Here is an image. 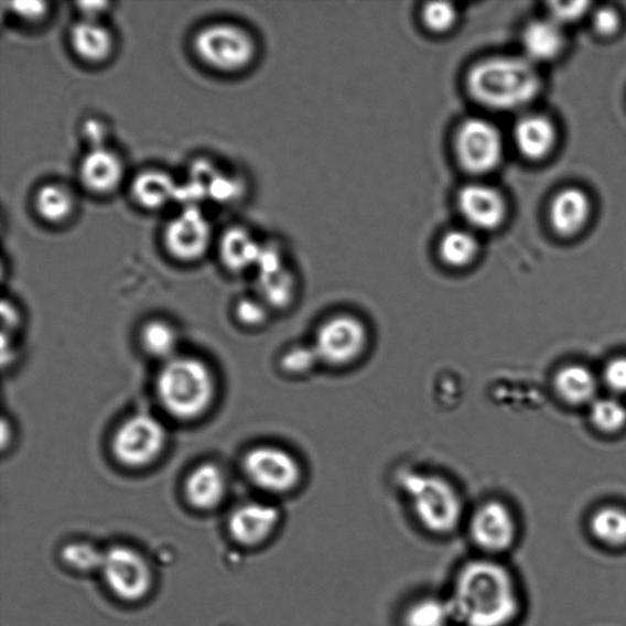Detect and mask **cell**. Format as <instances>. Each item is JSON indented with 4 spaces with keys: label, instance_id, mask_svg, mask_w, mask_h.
I'll return each instance as SVG.
<instances>
[{
    "label": "cell",
    "instance_id": "obj_34",
    "mask_svg": "<svg viewBox=\"0 0 626 626\" xmlns=\"http://www.w3.org/2000/svg\"><path fill=\"white\" fill-rule=\"evenodd\" d=\"M591 4L589 2H557L550 4V13L553 21L557 24L563 26L565 24H572L583 18L587 13Z\"/></svg>",
    "mask_w": 626,
    "mask_h": 626
},
{
    "label": "cell",
    "instance_id": "obj_14",
    "mask_svg": "<svg viewBox=\"0 0 626 626\" xmlns=\"http://www.w3.org/2000/svg\"><path fill=\"white\" fill-rule=\"evenodd\" d=\"M281 522V511L266 501H248L231 512L228 528L231 538L245 547L265 543Z\"/></svg>",
    "mask_w": 626,
    "mask_h": 626
},
{
    "label": "cell",
    "instance_id": "obj_19",
    "mask_svg": "<svg viewBox=\"0 0 626 626\" xmlns=\"http://www.w3.org/2000/svg\"><path fill=\"white\" fill-rule=\"evenodd\" d=\"M557 141L551 119L540 115L522 117L514 128V142L525 159L539 161L550 154Z\"/></svg>",
    "mask_w": 626,
    "mask_h": 626
},
{
    "label": "cell",
    "instance_id": "obj_36",
    "mask_svg": "<svg viewBox=\"0 0 626 626\" xmlns=\"http://www.w3.org/2000/svg\"><path fill=\"white\" fill-rule=\"evenodd\" d=\"M605 384L616 393H626V357L612 360L603 373Z\"/></svg>",
    "mask_w": 626,
    "mask_h": 626
},
{
    "label": "cell",
    "instance_id": "obj_16",
    "mask_svg": "<svg viewBox=\"0 0 626 626\" xmlns=\"http://www.w3.org/2000/svg\"><path fill=\"white\" fill-rule=\"evenodd\" d=\"M71 46L78 58L87 63H104L115 52L114 32L104 21L78 19L71 29Z\"/></svg>",
    "mask_w": 626,
    "mask_h": 626
},
{
    "label": "cell",
    "instance_id": "obj_9",
    "mask_svg": "<svg viewBox=\"0 0 626 626\" xmlns=\"http://www.w3.org/2000/svg\"><path fill=\"white\" fill-rule=\"evenodd\" d=\"M99 572L111 594L126 602L143 600L153 585V574L147 558L128 546L109 548Z\"/></svg>",
    "mask_w": 626,
    "mask_h": 626
},
{
    "label": "cell",
    "instance_id": "obj_42",
    "mask_svg": "<svg viewBox=\"0 0 626 626\" xmlns=\"http://www.w3.org/2000/svg\"><path fill=\"white\" fill-rule=\"evenodd\" d=\"M2 317H3V335H10L14 333V331L19 327V313L17 307L11 304L4 303L2 304Z\"/></svg>",
    "mask_w": 626,
    "mask_h": 626
},
{
    "label": "cell",
    "instance_id": "obj_2",
    "mask_svg": "<svg viewBox=\"0 0 626 626\" xmlns=\"http://www.w3.org/2000/svg\"><path fill=\"white\" fill-rule=\"evenodd\" d=\"M466 89L481 106L516 110L541 91V77L527 58L497 55L475 63L466 75Z\"/></svg>",
    "mask_w": 626,
    "mask_h": 626
},
{
    "label": "cell",
    "instance_id": "obj_40",
    "mask_svg": "<svg viewBox=\"0 0 626 626\" xmlns=\"http://www.w3.org/2000/svg\"><path fill=\"white\" fill-rule=\"evenodd\" d=\"M83 130L84 137L88 142V150L107 148L106 138L108 130L102 121L89 119L85 122Z\"/></svg>",
    "mask_w": 626,
    "mask_h": 626
},
{
    "label": "cell",
    "instance_id": "obj_29",
    "mask_svg": "<svg viewBox=\"0 0 626 626\" xmlns=\"http://www.w3.org/2000/svg\"><path fill=\"white\" fill-rule=\"evenodd\" d=\"M259 292L267 306L283 307L293 298L292 276L282 270L259 274Z\"/></svg>",
    "mask_w": 626,
    "mask_h": 626
},
{
    "label": "cell",
    "instance_id": "obj_17",
    "mask_svg": "<svg viewBox=\"0 0 626 626\" xmlns=\"http://www.w3.org/2000/svg\"><path fill=\"white\" fill-rule=\"evenodd\" d=\"M591 216V203L583 190L568 187L553 198L550 208L552 228L562 237L583 230Z\"/></svg>",
    "mask_w": 626,
    "mask_h": 626
},
{
    "label": "cell",
    "instance_id": "obj_15",
    "mask_svg": "<svg viewBox=\"0 0 626 626\" xmlns=\"http://www.w3.org/2000/svg\"><path fill=\"white\" fill-rule=\"evenodd\" d=\"M125 174V163L108 147L88 150L78 166V176L85 188L100 196L115 193Z\"/></svg>",
    "mask_w": 626,
    "mask_h": 626
},
{
    "label": "cell",
    "instance_id": "obj_31",
    "mask_svg": "<svg viewBox=\"0 0 626 626\" xmlns=\"http://www.w3.org/2000/svg\"><path fill=\"white\" fill-rule=\"evenodd\" d=\"M63 561L72 569L83 573L96 572L104 564L105 552L91 543L74 542L63 548Z\"/></svg>",
    "mask_w": 626,
    "mask_h": 626
},
{
    "label": "cell",
    "instance_id": "obj_21",
    "mask_svg": "<svg viewBox=\"0 0 626 626\" xmlns=\"http://www.w3.org/2000/svg\"><path fill=\"white\" fill-rule=\"evenodd\" d=\"M179 185L171 174L160 170H147L139 173L131 183L133 201L147 209H161L173 203Z\"/></svg>",
    "mask_w": 626,
    "mask_h": 626
},
{
    "label": "cell",
    "instance_id": "obj_32",
    "mask_svg": "<svg viewBox=\"0 0 626 626\" xmlns=\"http://www.w3.org/2000/svg\"><path fill=\"white\" fill-rule=\"evenodd\" d=\"M457 18H460L457 9L449 2H432L422 9L423 24L434 33L452 31L456 25Z\"/></svg>",
    "mask_w": 626,
    "mask_h": 626
},
{
    "label": "cell",
    "instance_id": "obj_38",
    "mask_svg": "<svg viewBox=\"0 0 626 626\" xmlns=\"http://www.w3.org/2000/svg\"><path fill=\"white\" fill-rule=\"evenodd\" d=\"M238 192L239 186L237 182L227 175L218 173L208 185L207 196L220 201V203H227V201L237 196Z\"/></svg>",
    "mask_w": 626,
    "mask_h": 626
},
{
    "label": "cell",
    "instance_id": "obj_33",
    "mask_svg": "<svg viewBox=\"0 0 626 626\" xmlns=\"http://www.w3.org/2000/svg\"><path fill=\"white\" fill-rule=\"evenodd\" d=\"M320 364L317 354L310 346H293L282 357L284 371L292 375H305Z\"/></svg>",
    "mask_w": 626,
    "mask_h": 626
},
{
    "label": "cell",
    "instance_id": "obj_12",
    "mask_svg": "<svg viewBox=\"0 0 626 626\" xmlns=\"http://www.w3.org/2000/svg\"><path fill=\"white\" fill-rule=\"evenodd\" d=\"M468 532L481 551L495 554L510 548L516 540L517 524L505 503L492 499L473 511Z\"/></svg>",
    "mask_w": 626,
    "mask_h": 626
},
{
    "label": "cell",
    "instance_id": "obj_37",
    "mask_svg": "<svg viewBox=\"0 0 626 626\" xmlns=\"http://www.w3.org/2000/svg\"><path fill=\"white\" fill-rule=\"evenodd\" d=\"M594 28L598 35L611 37L616 35L620 28L618 11L612 8H601L594 15Z\"/></svg>",
    "mask_w": 626,
    "mask_h": 626
},
{
    "label": "cell",
    "instance_id": "obj_30",
    "mask_svg": "<svg viewBox=\"0 0 626 626\" xmlns=\"http://www.w3.org/2000/svg\"><path fill=\"white\" fill-rule=\"evenodd\" d=\"M590 417L592 423L606 433L619 432L626 424V409L616 399L605 398L594 401Z\"/></svg>",
    "mask_w": 626,
    "mask_h": 626
},
{
    "label": "cell",
    "instance_id": "obj_13",
    "mask_svg": "<svg viewBox=\"0 0 626 626\" xmlns=\"http://www.w3.org/2000/svg\"><path fill=\"white\" fill-rule=\"evenodd\" d=\"M456 205L468 228L474 230H495L505 223L508 215L505 195L494 185L484 183L462 187Z\"/></svg>",
    "mask_w": 626,
    "mask_h": 626
},
{
    "label": "cell",
    "instance_id": "obj_39",
    "mask_svg": "<svg viewBox=\"0 0 626 626\" xmlns=\"http://www.w3.org/2000/svg\"><path fill=\"white\" fill-rule=\"evenodd\" d=\"M10 8L20 20L28 22H39L48 15V4L43 2H17Z\"/></svg>",
    "mask_w": 626,
    "mask_h": 626
},
{
    "label": "cell",
    "instance_id": "obj_4",
    "mask_svg": "<svg viewBox=\"0 0 626 626\" xmlns=\"http://www.w3.org/2000/svg\"><path fill=\"white\" fill-rule=\"evenodd\" d=\"M401 488L424 530L444 536L460 527L464 500L451 479L439 474L407 473L401 478Z\"/></svg>",
    "mask_w": 626,
    "mask_h": 626
},
{
    "label": "cell",
    "instance_id": "obj_8",
    "mask_svg": "<svg viewBox=\"0 0 626 626\" xmlns=\"http://www.w3.org/2000/svg\"><path fill=\"white\" fill-rule=\"evenodd\" d=\"M454 152L463 170L485 175L497 170L505 155L500 130L483 118H468L455 131Z\"/></svg>",
    "mask_w": 626,
    "mask_h": 626
},
{
    "label": "cell",
    "instance_id": "obj_23",
    "mask_svg": "<svg viewBox=\"0 0 626 626\" xmlns=\"http://www.w3.org/2000/svg\"><path fill=\"white\" fill-rule=\"evenodd\" d=\"M481 244L472 229H452L442 235L439 244L441 262L452 270H466L479 257Z\"/></svg>",
    "mask_w": 626,
    "mask_h": 626
},
{
    "label": "cell",
    "instance_id": "obj_25",
    "mask_svg": "<svg viewBox=\"0 0 626 626\" xmlns=\"http://www.w3.org/2000/svg\"><path fill=\"white\" fill-rule=\"evenodd\" d=\"M559 397L572 406H583L596 396L597 381L584 366L572 365L562 368L554 378Z\"/></svg>",
    "mask_w": 626,
    "mask_h": 626
},
{
    "label": "cell",
    "instance_id": "obj_18",
    "mask_svg": "<svg viewBox=\"0 0 626 626\" xmlns=\"http://www.w3.org/2000/svg\"><path fill=\"white\" fill-rule=\"evenodd\" d=\"M185 495L190 505L199 510L218 507L227 495L225 473L214 463L198 465L187 476Z\"/></svg>",
    "mask_w": 626,
    "mask_h": 626
},
{
    "label": "cell",
    "instance_id": "obj_27",
    "mask_svg": "<svg viewBox=\"0 0 626 626\" xmlns=\"http://www.w3.org/2000/svg\"><path fill=\"white\" fill-rule=\"evenodd\" d=\"M141 341L144 350L164 361L176 356L179 337L172 324L165 321H151L143 327Z\"/></svg>",
    "mask_w": 626,
    "mask_h": 626
},
{
    "label": "cell",
    "instance_id": "obj_1",
    "mask_svg": "<svg viewBox=\"0 0 626 626\" xmlns=\"http://www.w3.org/2000/svg\"><path fill=\"white\" fill-rule=\"evenodd\" d=\"M446 601L460 626H508L519 612L516 583L507 568L490 559L464 564Z\"/></svg>",
    "mask_w": 626,
    "mask_h": 626
},
{
    "label": "cell",
    "instance_id": "obj_3",
    "mask_svg": "<svg viewBox=\"0 0 626 626\" xmlns=\"http://www.w3.org/2000/svg\"><path fill=\"white\" fill-rule=\"evenodd\" d=\"M216 393L211 368L194 356L176 355L165 361L156 379V395L174 418L196 419L209 408Z\"/></svg>",
    "mask_w": 626,
    "mask_h": 626
},
{
    "label": "cell",
    "instance_id": "obj_7",
    "mask_svg": "<svg viewBox=\"0 0 626 626\" xmlns=\"http://www.w3.org/2000/svg\"><path fill=\"white\" fill-rule=\"evenodd\" d=\"M244 473L267 494L288 495L304 481V468L298 457L283 446L257 445L244 456Z\"/></svg>",
    "mask_w": 626,
    "mask_h": 626
},
{
    "label": "cell",
    "instance_id": "obj_5",
    "mask_svg": "<svg viewBox=\"0 0 626 626\" xmlns=\"http://www.w3.org/2000/svg\"><path fill=\"white\" fill-rule=\"evenodd\" d=\"M199 62L219 73H239L256 61V40L249 30L234 22H212L199 29L193 41Z\"/></svg>",
    "mask_w": 626,
    "mask_h": 626
},
{
    "label": "cell",
    "instance_id": "obj_28",
    "mask_svg": "<svg viewBox=\"0 0 626 626\" xmlns=\"http://www.w3.org/2000/svg\"><path fill=\"white\" fill-rule=\"evenodd\" d=\"M596 538L609 544L626 543V511L619 508H603L591 521Z\"/></svg>",
    "mask_w": 626,
    "mask_h": 626
},
{
    "label": "cell",
    "instance_id": "obj_24",
    "mask_svg": "<svg viewBox=\"0 0 626 626\" xmlns=\"http://www.w3.org/2000/svg\"><path fill=\"white\" fill-rule=\"evenodd\" d=\"M33 206L41 219L51 225H62L75 211L76 199L68 186L60 183L42 185L33 198Z\"/></svg>",
    "mask_w": 626,
    "mask_h": 626
},
{
    "label": "cell",
    "instance_id": "obj_10",
    "mask_svg": "<svg viewBox=\"0 0 626 626\" xmlns=\"http://www.w3.org/2000/svg\"><path fill=\"white\" fill-rule=\"evenodd\" d=\"M166 443L162 422L149 413H137L120 424L114 440L117 460L130 467H142L160 456Z\"/></svg>",
    "mask_w": 626,
    "mask_h": 626
},
{
    "label": "cell",
    "instance_id": "obj_35",
    "mask_svg": "<svg viewBox=\"0 0 626 626\" xmlns=\"http://www.w3.org/2000/svg\"><path fill=\"white\" fill-rule=\"evenodd\" d=\"M267 309L261 299L246 298L237 305V316L248 326H260L267 320Z\"/></svg>",
    "mask_w": 626,
    "mask_h": 626
},
{
    "label": "cell",
    "instance_id": "obj_26",
    "mask_svg": "<svg viewBox=\"0 0 626 626\" xmlns=\"http://www.w3.org/2000/svg\"><path fill=\"white\" fill-rule=\"evenodd\" d=\"M404 626H451L454 624L449 601L423 597L411 605L402 617Z\"/></svg>",
    "mask_w": 626,
    "mask_h": 626
},
{
    "label": "cell",
    "instance_id": "obj_11",
    "mask_svg": "<svg viewBox=\"0 0 626 626\" xmlns=\"http://www.w3.org/2000/svg\"><path fill=\"white\" fill-rule=\"evenodd\" d=\"M168 252L176 260L194 262L209 249L212 227L207 217L197 206L184 207L168 222L163 233Z\"/></svg>",
    "mask_w": 626,
    "mask_h": 626
},
{
    "label": "cell",
    "instance_id": "obj_20",
    "mask_svg": "<svg viewBox=\"0 0 626 626\" xmlns=\"http://www.w3.org/2000/svg\"><path fill=\"white\" fill-rule=\"evenodd\" d=\"M521 42L528 61L551 62L558 58L565 47L563 26L550 18L532 21L525 28Z\"/></svg>",
    "mask_w": 626,
    "mask_h": 626
},
{
    "label": "cell",
    "instance_id": "obj_6",
    "mask_svg": "<svg viewBox=\"0 0 626 626\" xmlns=\"http://www.w3.org/2000/svg\"><path fill=\"white\" fill-rule=\"evenodd\" d=\"M370 342L371 334L366 322L353 313L342 312L320 324L312 346L320 364L345 368L363 359Z\"/></svg>",
    "mask_w": 626,
    "mask_h": 626
},
{
    "label": "cell",
    "instance_id": "obj_22",
    "mask_svg": "<svg viewBox=\"0 0 626 626\" xmlns=\"http://www.w3.org/2000/svg\"><path fill=\"white\" fill-rule=\"evenodd\" d=\"M218 249L223 265L234 272L256 266L262 250L253 235L242 227H231L223 233Z\"/></svg>",
    "mask_w": 626,
    "mask_h": 626
},
{
    "label": "cell",
    "instance_id": "obj_41",
    "mask_svg": "<svg viewBox=\"0 0 626 626\" xmlns=\"http://www.w3.org/2000/svg\"><path fill=\"white\" fill-rule=\"evenodd\" d=\"M76 6L77 10L80 11V19L102 21L111 4L107 2H82Z\"/></svg>",
    "mask_w": 626,
    "mask_h": 626
}]
</instances>
